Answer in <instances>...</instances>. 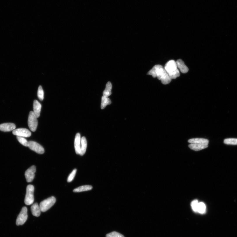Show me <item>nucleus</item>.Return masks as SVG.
Returning <instances> with one entry per match:
<instances>
[{"instance_id": "nucleus-1", "label": "nucleus", "mask_w": 237, "mask_h": 237, "mask_svg": "<svg viewBox=\"0 0 237 237\" xmlns=\"http://www.w3.org/2000/svg\"><path fill=\"white\" fill-rule=\"evenodd\" d=\"M148 74L152 76L154 78L157 77L164 85L169 83L172 80L164 68L161 65L155 66L148 73Z\"/></svg>"}, {"instance_id": "nucleus-2", "label": "nucleus", "mask_w": 237, "mask_h": 237, "mask_svg": "<svg viewBox=\"0 0 237 237\" xmlns=\"http://www.w3.org/2000/svg\"><path fill=\"white\" fill-rule=\"evenodd\" d=\"M188 142L190 143L189 145L190 148L196 151L206 148L209 143L208 140L202 138L191 139L188 140Z\"/></svg>"}, {"instance_id": "nucleus-3", "label": "nucleus", "mask_w": 237, "mask_h": 237, "mask_svg": "<svg viewBox=\"0 0 237 237\" xmlns=\"http://www.w3.org/2000/svg\"><path fill=\"white\" fill-rule=\"evenodd\" d=\"M164 68L171 80L175 79L180 75L179 71L178 69L176 62L174 60L168 62L165 64Z\"/></svg>"}, {"instance_id": "nucleus-4", "label": "nucleus", "mask_w": 237, "mask_h": 237, "mask_svg": "<svg viewBox=\"0 0 237 237\" xmlns=\"http://www.w3.org/2000/svg\"><path fill=\"white\" fill-rule=\"evenodd\" d=\"M34 186L30 185L27 186L26 194L24 200V203L26 205H31L34 203Z\"/></svg>"}, {"instance_id": "nucleus-5", "label": "nucleus", "mask_w": 237, "mask_h": 237, "mask_svg": "<svg viewBox=\"0 0 237 237\" xmlns=\"http://www.w3.org/2000/svg\"><path fill=\"white\" fill-rule=\"evenodd\" d=\"M56 201L55 198L52 196L42 201L39 206L42 212H45L49 210L55 204Z\"/></svg>"}, {"instance_id": "nucleus-6", "label": "nucleus", "mask_w": 237, "mask_h": 237, "mask_svg": "<svg viewBox=\"0 0 237 237\" xmlns=\"http://www.w3.org/2000/svg\"><path fill=\"white\" fill-rule=\"evenodd\" d=\"M37 118L34 111L30 112L28 118V126L30 130L33 132L35 131L37 128L38 124Z\"/></svg>"}, {"instance_id": "nucleus-7", "label": "nucleus", "mask_w": 237, "mask_h": 237, "mask_svg": "<svg viewBox=\"0 0 237 237\" xmlns=\"http://www.w3.org/2000/svg\"><path fill=\"white\" fill-rule=\"evenodd\" d=\"M28 218L27 209L26 207H23L21 212L17 219L16 225L17 226L22 225L25 223Z\"/></svg>"}, {"instance_id": "nucleus-8", "label": "nucleus", "mask_w": 237, "mask_h": 237, "mask_svg": "<svg viewBox=\"0 0 237 237\" xmlns=\"http://www.w3.org/2000/svg\"><path fill=\"white\" fill-rule=\"evenodd\" d=\"M28 147L30 149L38 154H42L44 153L45 150L44 148L41 145L36 142L33 141H29L28 143Z\"/></svg>"}, {"instance_id": "nucleus-9", "label": "nucleus", "mask_w": 237, "mask_h": 237, "mask_svg": "<svg viewBox=\"0 0 237 237\" xmlns=\"http://www.w3.org/2000/svg\"><path fill=\"white\" fill-rule=\"evenodd\" d=\"M13 134L18 136L29 137L31 136V133L29 130L25 128L15 129L13 131Z\"/></svg>"}, {"instance_id": "nucleus-10", "label": "nucleus", "mask_w": 237, "mask_h": 237, "mask_svg": "<svg viewBox=\"0 0 237 237\" xmlns=\"http://www.w3.org/2000/svg\"><path fill=\"white\" fill-rule=\"evenodd\" d=\"M36 171V167L34 165L29 168L25 173V176L28 182H31L34 180L35 174Z\"/></svg>"}, {"instance_id": "nucleus-11", "label": "nucleus", "mask_w": 237, "mask_h": 237, "mask_svg": "<svg viewBox=\"0 0 237 237\" xmlns=\"http://www.w3.org/2000/svg\"><path fill=\"white\" fill-rule=\"evenodd\" d=\"M16 128L15 125L12 123H6L0 124V131L4 132L13 131Z\"/></svg>"}, {"instance_id": "nucleus-12", "label": "nucleus", "mask_w": 237, "mask_h": 237, "mask_svg": "<svg viewBox=\"0 0 237 237\" xmlns=\"http://www.w3.org/2000/svg\"><path fill=\"white\" fill-rule=\"evenodd\" d=\"M81 136L80 133L76 134L75 140V147L76 153L80 155V152Z\"/></svg>"}, {"instance_id": "nucleus-13", "label": "nucleus", "mask_w": 237, "mask_h": 237, "mask_svg": "<svg viewBox=\"0 0 237 237\" xmlns=\"http://www.w3.org/2000/svg\"><path fill=\"white\" fill-rule=\"evenodd\" d=\"M41 108V104L38 101L35 100L33 104V108L34 113L37 118H39L40 116Z\"/></svg>"}, {"instance_id": "nucleus-14", "label": "nucleus", "mask_w": 237, "mask_h": 237, "mask_svg": "<svg viewBox=\"0 0 237 237\" xmlns=\"http://www.w3.org/2000/svg\"><path fill=\"white\" fill-rule=\"evenodd\" d=\"M176 63L178 68L179 69L181 72L183 73H186L188 72L189 69L182 60L178 59Z\"/></svg>"}, {"instance_id": "nucleus-15", "label": "nucleus", "mask_w": 237, "mask_h": 237, "mask_svg": "<svg viewBox=\"0 0 237 237\" xmlns=\"http://www.w3.org/2000/svg\"><path fill=\"white\" fill-rule=\"evenodd\" d=\"M87 147V141L85 137H82L81 140L80 152V155L82 156L85 153Z\"/></svg>"}, {"instance_id": "nucleus-16", "label": "nucleus", "mask_w": 237, "mask_h": 237, "mask_svg": "<svg viewBox=\"0 0 237 237\" xmlns=\"http://www.w3.org/2000/svg\"><path fill=\"white\" fill-rule=\"evenodd\" d=\"M31 209L33 215L36 217L40 216L41 211L38 203H35L33 204L31 206Z\"/></svg>"}, {"instance_id": "nucleus-17", "label": "nucleus", "mask_w": 237, "mask_h": 237, "mask_svg": "<svg viewBox=\"0 0 237 237\" xmlns=\"http://www.w3.org/2000/svg\"><path fill=\"white\" fill-rule=\"evenodd\" d=\"M93 189V187L90 185L81 186L73 190L74 192H80L90 190Z\"/></svg>"}, {"instance_id": "nucleus-18", "label": "nucleus", "mask_w": 237, "mask_h": 237, "mask_svg": "<svg viewBox=\"0 0 237 237\" xmlns=\"http://www.w3.org/2000/svg\"><path fill=\"white\" fill-rule=\"evenodd\" d=\"M112 85L110 82H108L106 84L105 90L103 92V96L108 97L111 94Z\"/></svg>"}, {"instance_id": "nucleus-19", "label": "nucleus", "mask_w": 237, "mask_h": 237, "mask_svg": "<svg viewBox=\"0 0 237 237\" xmlns=\"http://www.w3.org/2000/svg\"><path fill=\"white\" fill-rule=\"evenodd\" d=\"M111 103V101L110 99L108 97L103 96L102 97L101 103V108L104 109L107 105H109Z\"/></svg>"}, {"instance_id": "nucleus-20", "label": "nucleus", "mask_w": 237, "mask_h": 237, "mask_svg": "<svg viewBox=\"0 0 237 237\" xmlns=\"http://www.w3.org/2000/svg\"><path fill=\"white\" fill-rule=\"evenodd\" d=\"M206 207L205 204L203 202L199 203L197 212L201 214L205 213L206 212Z\"/></svg>"}, {"instance_id": "nucleus-21", "label": "nucleus", "mask_w": 237, "mask_h": 237, "mask_svg": "<svg viewBox=\"0 0 237 237\" xmlns=\"http://www.w3.org/2000/svg\"><path fill=\"white\" fill-rule=\"evenodd\" d=\"M224 143L227 145H237V138H227L224 141Z\"/></svg>"}, {"instance_id": "nucleus-22", "label": "nucleus", "mask_w": 237, "mask_h": 237, "mask_svg": "<svg viewBox=\"0 0 237 237\" xmlns=\"http://www.w3.org/2000/svg\"><path fill=\"white\" fill-rule=\"evenodd\" d=\"M37 95L39 100L42 101L44 98V92L41 86H39L38 88Z\"/></svg>"}, {"instance_id": "nucleus-23", "label": "nucleus", "mask_w": 237, "mask_h": 237, "mask_svg": "<svg viewBox=\"0 0 237 237\" xmlns=\"http://www.w3.org/2000/svg\"><path fill=\"white\" fill-rule=\"evenodd\" d=\"M17 138L20 143L24 146L28 147L29 142L24 137L17 136Z\"/></svg>"}, {"instance_id": "nucleus-24", "label": "nucleus", "mask_w": 237, "mask_h": 237, "mask_svg": "<svg viewBox=\"0 0 237 237\" xmlns=\"http://www.w3.org/2000/svg\"><path fill=\"white\" fill-rule=\"evenodd\" d=\"M106 237H124L122 234L116 231H113L106 234Z\"/></svg>"}, {"instance_id": "nucleus-25", "label": "nucleus", "mask_w": 237, "mask_h": 237, "mask_svg": "<svg viewBox=\"0 0 237 237\" xmlns=\"http://www.w3.org/2000/svg\"><path fill=\"white\" fill-rule=\"evenodd\" d=\"M198 204V201L197 200H194L191 203V206H192L193 210L195 212H197Z\"/></svg>"}, {"instance_id": "nucleus-26", "label": "nucleus", "mask_w": 237, "mask_h": 237, "mask_svg": "<svg viewBox=\"0 0 237 237\" xmlns=\"http://www.w3.org/2000/svg\"><path fill=\"white\" fill-rule=\"evenodd\" d=\"M76 171H77V170L76 169H75L71 173L68 178V182H70L72 181L75 176Z\"/></svg>"}]
</instances>
